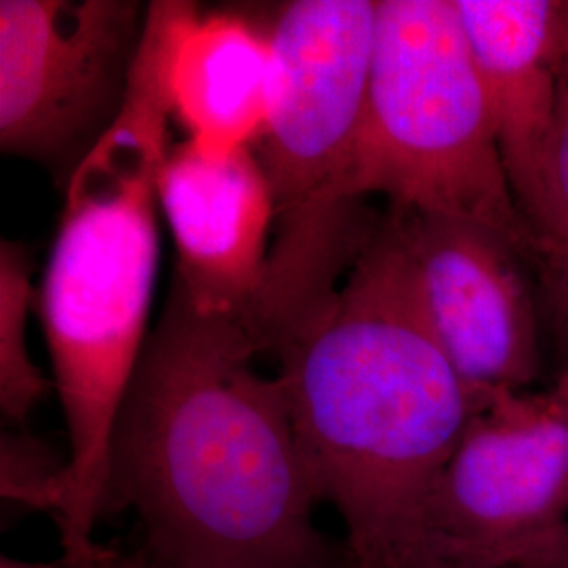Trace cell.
<instances>
[{"mask_svg":"<svg viewBox=\"0 0 568 568\" xmlns=\"http://www.w3.org/2000/svg\"><path fill=\"white\" fill-rule=\"evenodd\" d=\"M246 326L171 284L112 445L108 511L131 508L148 568H349L314 525L321 504L278 377Z\"/></svg>","mask_w":568,"mask_h":568,"instance_id":"1","label":"cell"},{"mask_svg":"<svg viewBox=\"0 0 568 568\" xmlns=\"http://www.w3.org/2000/svg\"><path fill=\"white\" fill-rule=\"evenodd\" d=\"M274 356L318 499L344 523L347 565L408 567L487 392H471L438 344L387 213L335 300Z\"/></svg>","mask_w":568,"mask_h":568,"instance_id":"2","label":"cell"},{"mask_svg":"<svg viewBox=\"0 0 568 568\" xmlns=\"http://www.w3.org/2000/svg\"><path fill=\"white\" fill-rule=\"evenodd\" d=\"M183 0L148 4L116 122L63 183V206L37 312L70 453L58 516L63 560L98 565L114 434L148 344L159 272V173L171 148L166 65Z\"/></svg>","mask_w":568,"mask_h":568,"instance_id":"3","label":"cell"},{"mask_svg":"<svg viewBox=\"0 0 568 568\" xmlns=\"http://www.w3.org/2000/svg\"><path fill=\"white\" fill-rule=\"evenodd\" d=\"M377 2L291 0L264 20L274 93L253 145L274 203L255 337L276 354L335 300L382 217L352 190Z\"/></svg>","mask_w":568,"mask_h":568,"instance_id":"4","label":"cell"},{"mask_svg":"<svg viewBox=\"0 0 568 568\" xmlns=\"http://www.w3.org/2000/svg\"><path fill=\"white\" fill-rule=\"evenodd\" d=\"M356 199L483 225L541 270L501 159L457 0H377Z\"/></svg>","mask_w":568,"mask_h":568,"instance_id":"5","label":"cell"},{"mask_svg":"<svg viewBox=\"0 0 568 568\" xmlns=\"http://www.w3.org/2000/svg\"><path fill=\"white\" fill-rule=\"evenodd\" d=\"M138 0H0V148L68 182L116 122L142 44Z\"/></svg>","mask_w":568,"mask_h":568,"instance_id":"6","label":"cell"},{"mask_svg":"<svg viewBox=\"0 0 568 568\" xmlns=\"http://www.w3.org/2000/svg\"><path fill=\"white\" fill-rule=\"evenodd\" d=\"M567 516V410L551 392L490 389L432 497L427 554L467 567L499 565Z\"/></svg>","mask_w":568,"mask_h":568,"instance_id":"7","label":"cell"},{"mask_svg":"<svg viewBox=\"0 0 568 568\" xmlns=\"http://www.w3.org/2000/svg\"><path fill=\"white\" fill-rule=\"evenodd\" d=\"M440 347L471 392L530 386L539 326L520 255L495 232L443 215L389 209Z\"/></svg>","mask_w":568,"mask_h":568,"instance_id":"8","label":"cell"},{"mask_svg":"<svg viewBox=\"0 0 568 568\" xmlns=\"http://www.w3.org/2000/svg\"><path fill=\"white\" fill-rule=\"evenodd\" d=\"M159 206L178 251L171 284L185 304L255 337L274 227L255 150H211L194 140L171 145L159 173Z\"/></svg>","mask_w":568,"mask_h":568,"instance_id":"9","label":"cell"},{"mask_svg":"<svg viewBox=\"0 0 568 568\" xmlns=\"http://www.w3.org/2000/svg\"><path fill=\"white\" fill-rule=\"evenodd\" d=\"M560 0H457L501 159L528 224L556 114Z\"/></svg>","mask_w":568,"mask_h":568,"instance_id":"10","label":"cell"},{"mask_svg":"<svg viewBox=\"0 0 568 568\" xmlns=\"http://www.w3.org/2000/svg\"><path fill=\"white\" fill-rule=\"evenodd\" d=\"M276 60L264 21L185 2L166 65L171 121L211 150L253 148L264 133Z\"/></svg>","mask_w":568,"mask_h":568,"instance_id":"11","label":"cell"},{"mask_svg":"<svg viewBox=\"0 0 568 568\" xmlns=\"http://www.w3.org/2000/svg\"><path fill=\"white\" fill-rule=\"evenodd\" d=\"M37 293L32 260L18 243L0 244V408L11 424H26L32 408L49 394L51 384L34 365L26 326Z\"/></svg>","mask_w":568,"mask_h":568,"instance_id":"12","label":"cell"},{"mask_svg":"<svg viewBox=\"0 0 568 568\" xmlns=\"http://www.w3.org/2000/svg\"><path fill=\"white\" fill-rule=\"evenodd\" d=\"M532 230L541 248V270L568 253V0L558 7L556 114L544 163L541 204ZM539 270V272H541Z\"/></svg>","mask_w":568,"mask_h":568,"instance_id":"13","label":"cell"},{"mask_svg":"<svg viewBox=\"0 0 568 568\" xmlns=\"http://www.w3.org/2000/svg\"><path fill=\"white\" fill-rule=\"evenodd\" d=\"M68 459L28 432H2L0 493L23 508L60 516L65 501Z\"/></svg>","mask_w":568,"mask_h":568,"instance_id":"14","label":"cell"},{"mask_svg":"<svg viewBox=\"0 0 568 568\" xmlns=\"http://www.w3.org/2000/svg\"><path fill=\"white\" fill-rule=\"evenodd\" d=\"M504 562H516L523 568H568V520L514 551Z\"/></svg>","mask_w":568,"mask_h":568,"instance_id":"15","label":"cell"},{"mask_svg":"<svg viewBox=\"0 0 568 568\" xmlns=\"http://www.w3.org/2000/svg\"><path fill=\"white\" fill-rule=\"evenodd\" d=\"M539 276L546 291V304L556 335L568 354V253L565 257L544 265Z\"/></svg>","mask_w":568,"mask_h":568,"instance_id":"16","label":"cell"},{"mask_svg":"<svg viewBox=\"0 0 568 568\" xmlns=\"http://www.w3.org/2000/svg\"><path fill=\"white\" fill-rule=\"evenodd\" d=\"M98 568H148L140 556H124L114 549L98 548Z\"/></svg>","mask_w":568,"mask_h":568,"instance_id":"17","label":"cell"},{"mask_svg":"<svg viewBox=\"0 0 568 568\" xmlns=\"http://www.w3.org/2000/svg\"><path fill=\"white\" fill-rule=\"evenodd\" d=\"M406 568H523L516 562H501V565H490V567H467V565H459V562H450L445 558H438V556H432V554H419L415 560L408 562Z\"/></svg>","mask_w":568,"mask_h":568,"instance_id":"18","label":"cell"},{"mask_svg":"<svg viewBox=\"0 0 568 568\" xmlns=\"http://www.w3.org/2000/svg\"><path fill=\"white\" fill-rule=\"evenodd\" d=\"M0 568H89L81 565H72L61 558L60 562H26V560H16L9 556L0 558Z\"/></svg>","mask_w":568,"mask_h":568,"instance_id":"19","label":"cell"},{"mask_svg":"<svg viewBox=\"0 0 568 568\" xmlns=\"http://www.w3.org/2000/svg\"><path fill=\"white\" fill-rule=\"evenodd\" d=\"M551 394H554V398H556L568 413V366L565 368V373L558 377V382H556V386L551 389Z\"/></svg>","mask_w":568,"mask_h":568,"instance_id":"20","label":"cell"}]
</instances>
